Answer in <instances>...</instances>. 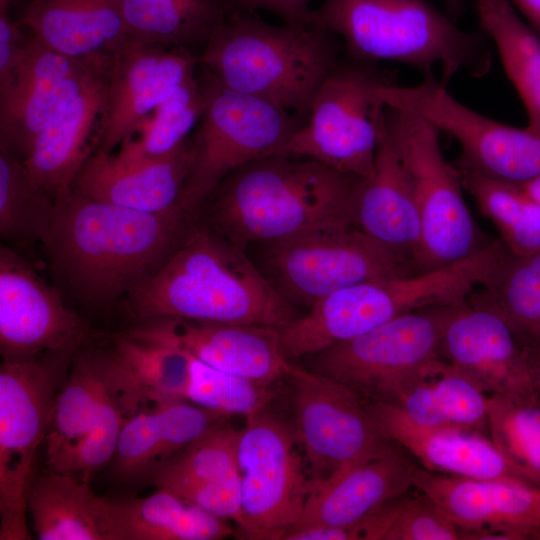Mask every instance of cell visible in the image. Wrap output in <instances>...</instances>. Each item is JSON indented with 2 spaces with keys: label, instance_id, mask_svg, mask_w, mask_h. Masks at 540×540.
I'll list each match as a JSON object with an SVG mask.
<instances>
[{
  "label": "cell",
  "instance_id": "32",
  "mask_svg": "<svg viewBox=\"0 0 540 540\" xmlns=\"http://www.w3.org/2000/svg\"><path fill=\"white\" fill-rule=\"evenodd\" d=\"M109 540H216L234 533L227 520L157 488L146 497L108 498Z\"/></svg>",
  "mask_w": 540,
  "mask_h": 540
},
{
  "label": "cell",
  "instance_id": "22",
  "mask_svg": "<svg viewBox=\"0 0 540 540\" xmlns=\"http://www.w3.org/2000/svg\"><path fill=\"white\" fill-rule=\"evenodd\" d=\"M192 163L191 136L175 150L157 157L123 159L95 151L70 187L85 197L124 208L165 212L181 207Z\"/></svg>",
  "mask_w": 540,
  "mask_h": 540
},
{
  "label": "cell",
  "instance_id": "29",
  "mask_svg": "<svg viewBox=\"0 0 540 540\" xmlns=\"http://www.w3.org/2000/svg\"><path fill=\"white\" fill-rule=\"evenodd\" d=\"M18 22L47 48L74 59L112 56L130 40L119 0H31Z\"/></svg>",
  "mask_w": 540,
  "mask_h": 540
},
{
  "label": "cell",
  "instance_id": "34",
  "mask_svg": "<svg viewBox=\"0 0 540 540\" xmlns=\"http://www.w3.org/2000/svg\"><path fill=\"white\" fill-rule=\"evenodd\" d=\"M130 40L200 51L235 10L231 0H119Z\"/></svg>",
  "mask_w": 540,
  "mask_h": 540
},
{
  "label": "cell",
  "instance_id": "39",
  "mask_svg": "<svg viewBox=\"0 0 540 540\" xmlns=\"http://www.w3.org/2000/svg\"><path fill=\"white\" fill-rule=\"evenodd\" d=\"M459 171L464 190L495 226L507 251L519 256L540 253V205L519 184Z\"/></svg>",
  "mask_w": 540,
  "mask_h": 540
},
{
  "label": "cell",
  "instance_id": "36",
  "mask_svg": "<svg viewBox=\"0 0 540 540\" xmlns=\"http://www.w3.org/2000/svg\"><path fill=\"white\" fill-rule=\"evenodd\" d=\"M468 300L497 313L520 346L540 337V253L508 251L489 279Z\"/></svg>",
  "mask_w": 540,
  "mask_h": 540
},
{
  "label": "cell",
  "instance_id": "43",
  "mask_svg": "<svg viewBox=\"0 0 540 540\" xmlns=\"http://www.w3.org/2000/svg\"><path fill=\"white\" fill-rule=\"evenodd\" d=\"M273 396L269 385L226 373L191 356L187 400L196 405L225 416L247 417L264 410Z\"/></svg>",
  "mask_w": 540,
  "mask_h": 540
},
{
  "label": "cell",
  "instance_id": "49",
  "mask_svg": "<svg viewBox=\"0 0 540 540\" xmlns=\"http://www.w3.org/2000/svg\"><path fill=\"white\" fill-rule=\"evenodd\" d=\"M526 23L540 36V0H509Z\"/></svg>",
  "mask_w": 540,
  "mask_h": 540
},
{
  "label": "cell",
  "instance_id": "52",
  "mask_svg": "<svg viewBox=\"0 0 540 540\" xmlns=\"http://www.w3.org/2000/svg\"><path fill=\"white\" fill-rule=\"evenodd\" d=\"M16 0H0V12H8L11 4Z\"/></svg>",
  "mask_w": 540,
  "mask_h": 540
},
{
  "label": "cell",
  "instance_id": "6",
  "mask_svg": "<svg viewBox=\"0 0 540 540\" xmlns=\"http://www.w3.org/2000/svg\"><path fill=\"white\" fill-rule=\"evenodd\" d=\"M386 132L408 174L421 220L418 272L466 258L493 240L474 220L458 167L446 160L439 131L427 121L385 107Z\"/></svg>",
  "mask_w": 540,
  "mask_h": 540
},
{
  "label": "cell",
  "instance_id": "12",
  "mask_svg": "<svg viewBox=\"0 0 540 540\" xmlns=\"http://www.w3.org/2000/svg\"><path fill=\"white\" fill-rule=\"evenodd\" d=\"M293 432L264 410L239 429L241 521L245 539L279 540L300 520L314 485Z\"/></svg>",
  "mask_w": 540,
  "mask_h": 540
},
{
  "label": "cell",
  "instance_id": "42",
  "mask_svg": "<svg viewBox=\"0 0 540 540\" xmlns=\"http://www.w3.org/2000/svg\"><path fill=\"white\" fill-rule=\"evenodd\" d=\"M112 351L154 403L187 400L191 356L186 351L128 333L114 339Z\"/></svg>",
  "mask_w": 540,
  "mask_h": 540
},
{
  "label": "cell",
  "instance_id": "15",
  "mask_svg": "<svg viewBox=\"0 0 540 540\" xmlns=\"http://www.w3.org/2000/svg\"><path fill=\"white\" fill-rule=\"evenodd\" d=\"M269 246L267 261L279 291L309 307L357 283L418 273L355 226L323 228Z\"/></svg>",
  "mask_w": 540,
  "mask_h": 540
},
{
  "label": "cell",
  "instance_id": "13",
  "mask_svg": "<svg viewBox=\"0 0 540 540\" xmlns=\"http://www.w3.org/2000/svg\"><path fill=\"white\" fill-rule=\"evenodd\" d=\"M294 435L314 489L349 469L391 451L361 398L340 382L293 365Z\"/></svg>",
  "mask_w": 540,
  "mask_h": 540
},
{
  "label": "cell",
  "instance_id": "50",
  "mask_svg": "<svg viewBox=\"0 0 540 540\" xmlns=\"http://www.w3.org/2000/svg\"><path fill=\"white\" fill-rule=\"evenodd\" d=\"M519 185L540 205V176Z\"/></svg>",
  "mask_w": 540,
  "mask_h": 540
},
{
  "label": "cell",
  "instance_id": "25",
  "mask_svg": "<svg viewBox=\"0 0 540 540\" xmlns=\"http://www.w3.org/2000/svg\"><path fill=\"white\" fill-rule=\"evenodd\" d=\"M226 417L188 400L150 403L126 422L109 463L111 474L122 483H151L175 456Z\"/></svg>",
  "mask_w": 540,
  "mask_h": 540
},
{
  "label": "cell",
  "instance_id": "33",
  "mask_svg": "<svg viewBox=\"0 0 540 540\" xmlns=\"http://www.w3.org/2000/svg\"><path fill=\"white\" fill-rule=\"evenodd\" d=\"M390 403L422 426L488 430V396L440 356L407 381Z\"/></svg>",
  "mask_w": 540,
  "mask_h": 540
},
{
  "label": "cell",
  "instance_id": "23",
  "mask_svg": "<svg viewBox=\"0 0 540 540\" xmlns=\"http://www.w3.org/2000/svg\"><path fill=\"white\" fill-rule=\"evenodd\" d=\"M111 60L39 135L23 162L33 182L54 199L99 147L107 122Z\"/></svg>",
  "mask_w": 540,
  "mask_h": 540
},
{
  "label": "cell",
  "instance_id": "7",
  "mask_svg": "<svg viewBox=\"0 0 540 540\" xmlns=\"http://www.w3.org/2000/svg\"><path fill=\"white\" fill-rule=\"evenodd\" d=\"M74 353L46 352L0 366V539H31L27 496L36 452Z\"/></svg>",
  "mask_w": 540,
  "mask_h": 540
},
{
  "label": "cell",
  "instance_id": "28",
  "mask_svg": "<svg viewBox=\"0 0 540 540\" xmlns=\"http://www.w3.org/2000/svg\"><path fill=\"white\" fill-rule=\"evenodd\" d=\"M418 466L415 458L397 444L388 453L315 488L300 520L290 531L312 526H350L378 505L404 495L413 486Z\"/></svg>",
  "mask_w": 540,
  "mask_h": 540
},
{
  "label": "cell",
  "instance_id": "11",
  "mask_svg": "<svg viewBox=\"0 0 540 540\" xmlns=\"http://www.w3.org/2000/svg\"><path fill=\"white\" fill-rule=\"evenodd\" d=\"M385 107L417 116L460 146L462 170L515 184L540 176V135L489 118L455 99L436 76L413 86L385 81L375 90Z\"/></svg>",
  "mask_w": 540,
  "mask_h": 540
},
{
  "label": "cell",
  "instance_id": "14",
  "mask_svg": "<svg viewBox=\"0 0 540 540\" xmlns=\"http://www.w3.org/2000/svg\"><path fill=\"white\" fill-rule=\"evenodd\" d=\"M458 305L418 309L332 346L318 354L316 372L345 385L363 402L369 399L367 404L390 402L407 381L440 356L443 331Z\"/></svg>",
  "mask_w": 540,
  "mask_h": 540
},
{
  "label": "cell",
  "instance_id": "40",
  "mask_svg": "<svg viewBox=\"0 0 540 540\" xmlns=\"http://www.w3.org/2000/svg\"><path fill=\"white\" fill-rule=\"evenodd\" d=\"M487 428L516 477L540 484V394L489 395Z\"/></svg>",
  "mask_w": 540,
  "mask_h": 540
},
{
  "label": "cell",
  "instance_id": "4",
  "mask_svg": "<svg viewBox=\"0 0 540 540\" xmlns=\"http://www.w3.org/2000/svg\"><path fill=\"white\" fill-rule=\"evenodd\" d=\"M312 23L340 38L351 59L396 62L424 77L439 67L446 87L460 72L481 78L492 66L488 37L462 29L428 0H322Z\"/></svg>",
  "mask_w": 540,
  "mask_h": 540
},
{
  "label": "cell",
  "instance_id": "41",
  "mask_svg": "<svg viewBox=\"0 0 540 540\" xmlns=\"http://www.w3.org/2000/svg\"><path fill=\"white\" fill-rule=\"evenodd\" d=\"M55 199L31 179L23 161L0 152V236L9 243L43 244Z\"/></svg>",
  "mask_w": 540,
  "mask_h": 540
},
{
  "label": "cell",
  "instance_id": "30",
  "mask_svg": "<svg viewBox=\"0 0 540 540\" xmlns=\"http://www.w3.org/2000/svg\"><path fill=\"white\" fill-rule=\"evenodd\" d=\"M110 350H77L55 397L46 433V466L70 474L106 385Z\"/></svg>",
  "mask_w": 540,
  "mask_h": 540
},
{
  "label": "cell",
  "instance_id": "1",
  "mask_svg": "<svg viewBox=\"0 0 540 540\" xmlns=\"http://www.w3.org/2000/svg\"><path fill=\"white\" fill-rule=\"evenodd\" d=\"M181 207L143 212L80 195L55 197L43 246L51 267L73 293L93 306L127 296L151 276L183 238Z\"/></svg>",
  "mask_w": 540,
  "mask_h": 540
},
{
  "label": "cell",
  "instance_id": "10",
  "mask_svg": "<svg viewBox=\"0 0 540 540\" xmlns=\"http://www.w3.org/2000/svg\"><path fill=\"white\" fill-rule=\"evenodd\" d=\"M200 68L207 106L191 135L193 163L181 199L187 213L199 208L229 174L274 154L305 123L266 101L226 88Z\"/></svg>",
  "mask_w": 540,
  "mask_h": 540
},
{
  "label": "cell",
  "instance_id": "38",
  "mask_svg": "<svg viewBox=\"0 0 540 540\" xmlns=\"http://www.w3.org/2000/svg\"><path fill=\"white\" fill-rule=\"evenodd\" d=\"M207 106V86L198 66L120 145L123 159L157 157L175 150L199 124Z\"/></svg>",
  "mask_w": 540,
  "mask_h": 540
},
{
  "label": "cell",
  "instance_id": "37",
  "mask_svg": "<svg viewBox=\"0 0 540 540\" xmlns=\"http://www.w3.org/2000/svg\"><path fill=\"white\" fill-rule=\"evenodd\" d=\"M110 353L111 363L103 395L70 472L89 483L100 469L110 463L126 422L141 408L154 403L112 349Z\"/></svg>",
  "mask_w": 540,
  "mask_h": 540
},
{
  "label": "cell",
  "instance_id": "2",
  "mask_svg": "<svg viewBox=\"0 0 540 540\" xmlns=\"http://www.w3.org/2000/svg\"><path fill=\"white\" fill-rule=\"evenodd\" d=\"M126 298L130 314L140 321L178 318L282 328L296 319L287 298L244 249L207 225L185 233Z\"/></svg>",
  "mask_w": 540,
  "mask_h": 540
},
{
  "label": "cell",
  "instance_id": "19",
  "mask_svg": "<svg viewBox=\"0 0 540 540\" xmlns=\"http://www.w3.org/2000/svg\"><path fill=\"white\" fill-rule=\"evenodd\" d=\"M279 329L160 318L143 321L127 333L175 345L213 368L270 386L287 377L293 366L282 346Z\"/></svg>",
  "mask_w": 540,
  "mask_h": 540
},
{
  "label": "cell",
  "instance_id": "3",
  "mask_svg": "<svg viewBox=\"0 0 540 540\" xmlns=\"http://www.w3.org/2000/svg\"><path fill=\"white\" fill-rule=\"evenodd\" d=\"M361 179L311 159L265 156L216 187L209 196L207 226L242 249L249 243L271 244L323 228L354 226Z\"/></svg>",
  "mask_w": 540,
  "mask_h": 540
},
{
  "label": "cell",
  "instance_id": "8",
  "mask_svg": "<svg viewBox=\"0 0 540 540\" xmlns=\"http://www.w3.org/2000/svg\"><path fill=\"white\" fill-rule=\"evenodd\" d=\"M387 80L377 64L340 58L317 89L305 123L274 154L367 178L384 123L385 106L375 90Z\"/></svg>",
  "mask_w": 540,
  "mask_h": 540
},
{
  "label": "cell",
  "instance_id": "47",
  "mask_svg": "<svg viewBox=\"0 0 540 540\" xmlns=\"http://www.w3.org/2000/svg\"><path fill=\"white\" fill-rule=\"evenodd\" d=\"M236 11L257 13L266 11L282 22L313 24V0H231Z\"/></svg>",
  "mask_w": 540,
  "mask_h": 540
},
{
  "label": "cell",
  "instance_id": "26",
  "mask_svg": "<svg viewBox=\"0 0 540 540\" xmlns=\"http://www.w3.org/2000/svg\"><path fill=\"white\" fill-rule=\"evenodd\" d=\"M226 418L213 424L175 456L151 484L216 517L237 523L242 512L237 463L239 430L227 423Z\"/></svg>",
  "mask_w": 540,
  "mask_h": 540
},
{
  "label": "cell",
  "instance_id": "31",
  "mask_svg": "<svg viewBox=\"0 0 540 540\" xmlns=\"http://www.w3.org/2000/svg\"><path fill=\"white\" fill-rule=\"evenodd\" d=\"M28 511L40 540H109L107 497L71 474L46 467L32 478Z\"/></svg>",
  "mask_w": 540,
  "mask_h": 540
},
{
  "label": "cell",
  "instance_id": "9",
  "mask_svg": "<svg viewBox=\"0 0 540 540\" xmlns=\"http://www.w3.org/2000/svg\"><path fill=\"white\" fill-rule=\"evenodd\" d=\"M461 291L452 266L357 283L320 299L305 316L280 328L282 346L288 357L319 354L403 314L452 304Z\"/></svg>",
  "mask_w": 540,
  "mask_h": 540
},
{
  "label": "cell",
  "instance_id": "20",
  "mask_svg": "<svg viewBox=\"0 0 540 540\" xmlns=\"http://www.w3.org/2000/svg\"><path fill=\"white\" fill-rule=\"evenodd\" d=\"M198 66L192 51L128 40L112 56L106 128L96 151L112 153Z\"/></svg>",
  "mask_w": 540,
  "mask_h": 540
},
{
  "label": "cell",
  "instance_id": "27",
  "mask_svg": "<svg viewBox=\"0 0 540 540\" xmlns=\"http://www.w3.org/2000/svg\"><path fill=\"white\" fill-rule=\"evenodd\" d=\"M354 226L416 270L421 243L420 215L408 174L386 132L385 123L373 172L361 179L357 191Z\"/></svg>",
  "mask_w": 540,
  "mask_h": 540
},
{
  "label": "cell",
  "instance_id": "44",
  "mask_svg": "<svg viewBox=\"0 0 540 540\" xmlns=\"http://www.w3.org/2000/svg\"><path fill=\"white\" fill-rule=\"evenodd\" d=\"M386 540H465L464 530L432 498L408 497Z\"/></svg>",
  "mask_w": 540,
  "mask_h": 540
},
{
  "label": "cell",
  "instance_id": "35",
  "mask_svg": "<svg viewBox=\"0 0 540 540\" xmlns=\"http://www.w3.org/2000/svg\"><path fill=\"white\" fill-rule=\"evenodd\" d=\"M475 6L481 31L524 104L526 128L540 135V36L509 0H476Z\"/></svg>",
  "mask_w": 540,
  "mask_h": 540
},
{
  "label": "cell",
  "instance_id": "21",
  "mask_svg": "<svg viewBox=\"0 0 540 540\" xmlns=\"http://www.w3.org/2000/svg\"><path fill=\"white\" fill-rule=\"evenodd\" d=\"M439 355L487 396L536 392L522 348L509 325L494 311L468 298L449 319Z\"/></svg>",
  "mask_w": 540,
  "mask_h": 540
},
{
  "label": "cell",
  "instance_id": "51",
  "mask_svg": "<svg viewBox=\"0 0 540 540\" xmlns=\"http://www.w3.org/2000/svg\"><path fill=\"white\" fill-rule=\"evenodd\" d=\"M445 6V12L453 19L463 11L465 0H441Z\"/></svg>",
  "mask_w": 540,
  "mask_h": 540
},
{
  "label": "cell",
  "instance_id": "17",
  "mask_svg": "<svg viewBox=\"0 0 540 540\" xmlns=\"http://www.w3.org/2000/svg\"><path fill=\"white\" fill-rule=\"evenodd\" d=\"M112 56L74 59L31 36L21 68L0 92V152L24 162L39 135Z\"/></svg>",
  "mask_w": 540,
  "mask_h": 540
},
{
  "label": "cell",
  "instance_id": "18",
  "mask_svg": "<svg viewBox=\"0 0 540 540\" xmlns=\"http://www.w3.org/2000/svg\"><path fill=\"white\" fill-rule=\"evenodd\" d=\"M413 486L452 517L465 540H540V484L450 476L419 465Z\"/></svg>",
  "mask_w": 540,
  "mask_h": 540
},
{
  "label": "cell",
  "instance_id": "16",
  "mask_svg": "<svg viewBox=\"0 0 540 540\" xmlns=\"http://www.w3.org/2000/svg\"><path fill=\"white\" fill-rule=\"evenodd\" d=\"M95 337L61 296L10 247H0V353L2 360L46 352L75 353Z\"/></svg>",
  "mask_w": 540,
  "mask_h": 540
},
{
  "label": "cell",
  "instance_id": "5",
  "mask_svg": "<svg viewBox=\"0 0 540 540\" xmlns=\"http://www.w3.org/2000/svg\"><path fill=\"white\" fill-rule=\"evenodd\" d=\"M338 38L314 24H271L234 11L199 53L220 84L306 121L322 81L340 60Z\"/></svg>",
  "mask_w": 540,
  "mask_h": 540
},
{
  "label": "cell",
  "instance_id": "45",
  "mask_svg": "<svg viewBox=\"0 0 540 540\" xmlns=\"http://www.w3.org/2000/svg\"><path fill=\"white\" fill-rule=\"evenodd\" d=\"M30 38L8 12H0V92L8 88L21 68Z\"/></svg>",
  "mask_w": 540,
  "mask_h": 540
},
{
  "label": "cell",
  "instance_id": "48",
  "mask_svg": "<svg viewBox=\"0 0 540 540\" xmlns=\"http://www.w3.org/2000/svg\"><path fill=\"white\" fill-rule=\"evenodd\" d=\"M521 348L532 386L540 394V337L524 344Z\"/></svg>",
  "mask_w": 540,
  "mask_h": 540
},
{
  "label": "cell",
  "instance_id": "46",
  "mask_svg": "<svg viewBox=\"0 0 540 540\" xmlns=\"http://www.w3.org/2000/svg\"><path fill=\"white\" fill-rule=\"evenodd\" d=\"M407 498L404 494L390 499L372 509L355 523L344 527L347 540H386Z\"/></svg>",
  "mask_w": 540,
  "mask_h": 540
},
{
  "label": "cell",
  "instance_id": "24",
  "mask_svg": "<svg viewBox=\"0 0 540 540\" xmlns=\"http://www.w3.org/2000/svg\"><path fill=\"white\" fill-rule=\"evenodd\" d=\"M366 406L382 434L426 470L471 479L518 478L491 438L481 431L422 426L386 401Z\"/></svg>",
  "mask_w": 540,
  "mask_h": 540
}]
</instances>
